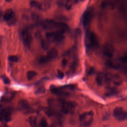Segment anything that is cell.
<instances>
[{
    "label": "cell",
    "instance_id": "obj_1",
    "mask_svg": "<svg viewBox=\"0 0 127 127\" xmlns=\"http://www.w3.org/2000/svg\"><path fill=\"white\" fill-rule=\"evenodd\" d=\"M41 25L44 29L47 30H56V31H61L64 33L69 30V27L66 24L51 19H45L42 21Z\"/></svg>",
    "mask_w": 127,
    "mask_h": 127
},
{
    "label": "cell",
    "instance_id": "obj_2",
    "mask_svg": "<svg viewBox=\"0 0 127 127\" xmlns=\"http://www.w3.org/2000/svg\"><path fill=\"white\" fill-rule=\"evenodd\" d=\"M85 45L87 50H94L98 47L99 42L98 38L92 31H87L85 36Z\"/></svg>",
    "mask_w": 127,
    "mask_h": 127
},
{
    "label": "cell",
    "instance_id": "obj_3",
    "mask_svg": "<svg viewBox=\"0 0 127 127\" xmlns=\"http://www.w3.org/2000/svg\"><path fill=\"white\" fill-rule=\"evenodd\" d=\"M64 32L61 31H49L46 33L48 41L52 42H61L64 39Z\"/></svg>",
    "mask_w": 127,
    "mask_h": 127
},
{
    "label": "cell",
    "instance_id": "obj_4",
    "mask_svg": "<svg viewBox=\"0 0 127 127\" xmlns=\"http://www.w3.org/2000/svg\"><path fill=\"white\" fill-rule=\"evenodd\" d=\"M93 117L94 113L92 111L82 114L79 118L80 126L83 127H88L90 126L93 120Z\"/></svg>",
    "mask_w": 127,
    "mask_h": 127
},
{
    "label": "cell",
    "instance_id": "obj_5",
    "mask_svg": "<svg viewBox=\"0 0 127 127\" xmlns=\"http://www.w3.org/2000/svg\"><path fill=\"white\" fill-rule=\"evenodd\" d=\"M112 76V74L110 73L99 72L96 77V82L100 86L108 84L111 81Z\"/></svg>",
    "mask_w": 127,
    "mask_h": 127
},
{
    "label": "cell",
    "instance_id": "obj_6",
    "mask_svg": "<svg viewBox=\"0 0 127 127\" xmlns=\"http://www.w3.org/2000/svg\"><path fill=\"white\" fill-rule=\"evenodd\" d=\"M127 63V57H123L118 60L114 61H109L107 62V65L111 68L119 69L122 67L123 64H125Z\"/></svg>",
    "mask_w": 127,
    "mask_h": 127
},
{
    "label": "cell",
    "instance_id": "obj_7",
    "mask_svg": "<svg viewBox=\"0 0 127 127\" xmlns=\"http://www.w3.org/2000/svg\"><path fill=\"white\" fill-rule=\"evenodd\" d=\"M93 17V10L91 8H89L85 10L83 14L81 19L83 26L86 28L90 24Z\"/></svg>",
    "mask_w": 127,
    "mask_h": 127
},
{
    "label": "cell",
    "instance_id": "obj_8",
    "mask_svg": "<svg viewBox=\"0 0 127 127\" xmlns=\"http://www.w3.org/2000/svg\"><path fill=\"white\" fill-rule=\"evenodd\" d=\"M76 103L73 101H64L61 105V110L64 114L72 113L76 107Z\"/></svg>",
    "mask_w": 127,
    "mask_h": 127
},
{
    "label": "cell",
    "instance_id": "obj_9",
    "mask_svg": "<svg viewBox=\"0 0 127 127\" xmlns=\"http://www.w3.org/2000/svg\"><path fill=\"white\" fill-rule=\"evenodd\" d=\"M3 19L10 25H12L16 21V18L12 9L9 8L5 10L3 16Z\"/></svg>",
    "mask_w": 127,
    "mask_h": 127
},
{
    "label": "cell",
    "instance_id": "obj_10",
    "mask_svg": "<svg viewBox=\"0 0 127 127\" xmlns=\"http://www.w3.org/2000/svg\"><path fill=\"white\" fill-rule=\"evenodd\" d=\"M113 115L119 121H123L127 118V112L121 107H117L114 110Z\"/></svg>",
    "mask_w": 127,
    "mask_h": 127
},
{
    "label": "cell",
    "instance_id": "obj_11",
    "mask_svg": "<svg viewBox=\"0 0 127 127\" xmlns=\"http://www.w3.org/2000/svg\"><path fill=\"white\" fill-rule=\"evenodd\" d=\"M11 119V111L8 108H4L0 107V121L9 122Z\"/></svg>",
    "mask_w": 127,
    "mask_h": 127
},
{
    "label": "cell",
    "instance_id": "obj_12",
    "mask_svg": "<svg viewBox=\"0 0 127 127\" xmlns=\"http://www.w3.org/2000/svg\"><path fill=\"white\" fill-rule=\"evenodd\" d=\"M115 50L114 47L110 43H106L103 47V55L108 58H111L114 56Z\"/></svg>",
    "mask_w": 127,
    "mask_h": 127
},
{
    "label": "cell",
    "instance_id": "obj_13",
    "mask_svg": "<svg viewBox=\"0 0 127 127\" xmlns=\"http://www.w3.org/2000/svg\"><path fill=\"white\" fill-rule=\"evenodd\" d=\"M21 36L25 46L30 47L32 42V36L30 32L27 29H23L21 31Z\"/></svg>",
    "mask_w": 127,
    "mask_h": 127
},
{
    "label": "cell",
    "instance_id": "obj_14",
    "mask_svg": "<svg viewBox=\"0 0 127 127\" xmlns=\"http://www.w3.org/2000/svg\"><path fill=\"white\" fill-rule=\"evenodd\" d=\"M50 90L53 94L59 96H68L69 95V93L64 90L63 87H58L54 85H51Z\"/></svg>",
    "mask_w": 127,
    "mask_h": 127
},
{
    "label": "cell",
    "instance_id": "obj_15",
    "mask_svg": "<svg viewBox=\"0 0 127 127\" xmlns=\"http://www.w3.org/2000/svg\"><path fill=\"white\" fill-rule=\"evenodd\" d=\"M17 108L19 111H25L29 110L30 106L27 101L24 99H21L18 101Z\"/></svg>",
    "mask_w": 127,
    "mask_h": 127
},
{
    "label": "cell",
    "instance_id": "obj_16",
    "mask_svg": "<svg viewBox=\"0 0 127 127\" xmlns=\"http://www.w3.org/2000/svg\"><path fill=\"white\" fill-rule=\"evenodd\" d=\"M58 51L57 50V49L55 48H53L48 51L46 56L51 61V60L55 59L58 56Z\"/></svg>",
    "mask_w": 127,
    "mask_h": 127
},
{
    "label": "cell",
    "instance_id": "obj_17",
    "mask_svg": "<svg viewBox=\"0 0 127 127\" xmlns=\"http://www.w3.org/2000/svg\"><path fill=\"white\" fill-rule=\"evenodd\" d=\"M111 81H112L114 84L117 86L120 85L123 82V80L122 77L119 75L117 74L112 75Z\"/></svg>",
    "mask_w": 127,
    "mask_h": 127
},
{
    "label": "cell",
    "instance_id": "obj_18",
    "mask_svg": "<svg viewBox=\"0 0 127 127\" xmlns=\"http://www.w3.org/2000/svg\"><path fill=\"white\" fill-rule=\"evenodd\" d=\"M58 4L60 6H64L67 9H69L71 7L72 2L71 1L61 0L58 1Z\"/></svg>",
    "mask_w": 127,
    "mask_h": 127
},
{
    "label": "cell",
    "instance_id": "obj_19",
    "mask_svg": "<svg viewBox=\"0 0 127 127\" xmlns=\"http://www.w3.org/2000/svg\"><path fill=\"white\" fill-rule=\"evenodd\" d=\"M13 97V94L11 92H7L5 93L2 98V100L4 101H9Z\"/></svg>",
    "mask_w": 127,
    "mask_h": 127
},
{
    "label": "cell",
    "instance_id": "obj_20",
    "mask_svg": "<svg viewBox=\"0 0 127 127\" xmlns=\"http://www.w3.org/2000/svg\"><path fill=\"white\" fill-rule=\"evenodd\" d=\"M30 5L32 7H35L38 9L41 10V3L37 1H31L30 2Z\"/></svg>",
    "mask_w": 127,
    "mask_h": 127
},
{
    "label": "cell",
    "instance_id": "obj_21",
    "mask_svg": "<svg viewBox=\"0 0 127 127\" xmlns=\"http://www.w3.org/2000/svg\"><path fill=\"white\" fill-rule=\"evenodd\" d=\"M37 73L36 71L33 70H29L27 73V79L29 80L32 79L37 75Z\"/></svg>",
    "mask_w": 127,
    "mask_h": 127
},
{
    "label": "cell",
    "instance_id": "obj_22",
    "mask_svg": "<svg viewBox=\"0 0 127 127\" xmlns=\"http://www.w3.org/2000/svg\"><path fill=\"white\" fill-rule=\"evenodd\" d=\"M28 122L31 125V127H36V122L37 119L34 116L30 117L28 119Z\"/></svg>",
    "mask_w": 127,
    "mask_h": 127
},
{
    "label": "cell",
    "instance_id": "obj_23",
    "mask_svg": "<svg viewBox=\"0 0 127 127\" xmlns=\"http://www.w3.org/2000/svg\"><path fill=\"white\" fill-rule=\"evenodd\" d=\"M46 92V88L44 86H41L38 88H37L35 91V94L36 95H39V94H42L45 93Z\"/></svg>",
    "mask_w": 127,
    "mask_h": 127
},
{
    "label": "cell",
    "instance_id": "obj_24",
    "mask_svg": "<svg viewBox=\"0 0 127 127\" xmlns=\"http://www.w3.org/2000/svg\"><path fill=\"white\" fill-rule=\"evenodd\" d=\"M118 93V91L115 88H110L108 89L107 93V96H111L116 95Z\"/></svg>",
    "mask_w": 127,
    "mask_h": 127
},
{
    "label": "cell",
    "instance_id": "obj_25",
    "mask_svg": "<svg viewBox=\"0 0 127 127\" xmlns=\"http://www.w3.org/2000/svg\"><path fill=\"white\" fill-rule=\"evenodd\" d=\"M49 62H50V60L47 58V57L46 56H42L40 58L39 60V63L40 64H47L48 63H49Z\"/></svg>",
    "mask_w": 127,
    "mask_h": 127
},
{
    "label": "cell",
    "instance_id": "obj_26",
    "mask_svg": "<svg viewBox=\"0 0 127 127\" xmlns=\"http://www.w3.org/2000/svg\"><path fill=\"white\" fill-rule=\"evenodd\" d=\"M41 46L44 49V50H47L49 48V43L47 41L42 39L41 41Z\"/></svg>",
    "mask_w": 127,
    "mask_h": 127
},
{
    "label": "cell",
    "instance_id": "obj_27",
    "mask_svg": "<svg viewBox=\"0 0 127 127\" xmlns=\"http://www.w3.org/2000/svg\"><path fill=\"white\" fill-rule=\"evenodd\" d=\"M40 127H49L47 122L45 119L43 118L40 121Z\"/></svg>",
    "mask_w": 127,
    "mask_h": 127
},
{
    "label": "cell",
    "instance_id": "obj_28",
    "mask_svg": "<svg viewBox=\"0 0 127 127\" xmlns=\"http://www.w3.org/2000/svg\"><path fill=\"white\" fill-rule=\"evenodd\" d=\"M1 79L3 82V83L4 84H9L10 82V80L9 79V78L7 77L6 75H3L1 76Z\"/></svg>",
    "mask_w": 127,
    "mask_h": 127
},
{
    "label": "cell",
    "instance_id": "obj_29",
    "mask_svg": "<svg viewBox=\"0 0 127 127\" xmlns=\"http://www.w3.org/2000/svg\"><path fill=\"white\" fill-rule=\"evenodd\" d=\"M8 59L9 61L12 62H17L18 60V58L16 56H9L8 58Z\"/></svg>",
    "mask_w": 127,
    "mask_h": 127
},
{
    "label": "cell",
    "instance_id": "obj_30",
    "mask_svg": "<svg viewBox=\"0 0 127 127\" xmlns=\"http://www.w3.org/2000/svg\"><path fill=\"white\" fill-rule=\"evenodd\" d=\"M57 77L59 79H63L64 77V73L60 70H58L57 72Z\"/></svg>",
    "mask_w": 127,
    "mask_h": 127
},
{
    "label": "cell",
    "instance_id": "obj_31",
    "mask_svg": "<svg viewBox=\"0 0 127 127\" xmlns=\"http://www.w3.org/2000/svg\"><path fill=\"white\" fill-rule=\"evenodd\" d=\"M50 127H63L62 124L60 122H55Z\"/></svg>",
    "mask_w": 127,
    "mask_h": 127
},
{
    "label": "cell",
    "instance_id": "obj_32",
    "mask_svg": "<svg viewBox=\"0 0 127 127\" xmlns=\"http://www.w3.org/2000/svg\"><path fill=\"white\" fill-rule=\"evenodd\" d=\"M67 60H65V59H64L63 60V61H62V65H63V66H65V65L66 64H67Z\"/></svg>",
    "mask_w": 127,
    "mask_h": 127
},
{
    "label": "cell",
    "instance_id": "obj_33",
    "mask_svg": "<svg viewBox=\"0 0 127 127\" xmlns=\"http://www.w3.org/2000/svg\"><path fill=\"white\" fill-rule=\"evenodd\" d=\"M94 69L93 68H91L90 69V70L89 71L88 74H92V73L94 72Z\"/></svg>",
    "mask_w": 127,
    "mask_h": 127
},
{
    "label": "cell",
    "instance_id": "obj_34",
    "mask_svg": "<svg viewBox=\"0 0 127 127\" xmlns=\"http://www.w3.org/2000/svg\"><path fill=\"white\" fill-rule=\"evenodd\" d=\"M1 127H8L6 125H3V126H1Z\"/></svg>",
    "mask_w": 127,
    "mask_h": 127
},
{
    "label": "cell",
    "instance_id": "obj_35",
    "mask_svg": "<svg viewBox=\"0 0 127 127\" xmlns=\"http://www.w3.org/2000/svg\"></svg>",
    "mask_w": 127,
    "mask_h": 127
}]
</instances>
